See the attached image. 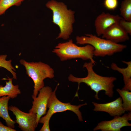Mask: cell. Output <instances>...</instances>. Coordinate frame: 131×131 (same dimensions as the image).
I'll list each match as a JSON object with an SVG mask.
<instances>
[{"label": "cell", "mask_w": 131, "mask_h": 131, "mask_svg": "<svg viewBox=\"0 0 131 131\" xmlns=\"http://www.w3.org/2000/svg\"><path fill=\"white\" fill-rule=\"evenodd\" d=\"M118 4V0H105L104 5L107 9L114 10L117 7Z\"/></svg>", "instance_id": "obj_21"}, {"label": "cell", "mask_w": 131, "mask_h": 131, "mask_svg": "<svg viewBox=\"0 0 131 131\" xmlns=\"http://www.w3.org/2000/svg\"><path fill=\"white\" fill-rule=\"evenodd\" d=\"M8 110L12 111L15 116V122L18 127L23 131H34L38 126L36 114L33 112H24L18 107L11 106Z\"/></svg>", "instance_id": "obj_8"}, {"label": "cell", "mask_w": 131, "mask_h": 131, "mask_svg": "<svg viewBox=\"0 0 131 131\" xmlns=\"http://www.w3.org/2000/svg\"><path fill=\"white\" fill-rule=\"evenodd\" d=\"M19 62L25 67L26 74L33 82L34 90L32 96L36 97L40 90L44 86V79L54 77V71L48 65L41 61L28 62L21 59Z\"/></svg>", "instance_id": "obj_5"}, {"label": "cell", "mask_w": 131, "mask_h": 131, "mask_svg": "<svg viewBox=\"0 0 131 131\" xmlns=\"http://www.w3.org/2000/svg\"><path fill=\"white\" fill-rule=\"evenodd\" d=\"M118 24L128 34L131 35V21L125 20L122 17L119 20Z\"/></svg>", "instance_id": "obj_20"}, {"label": "cell", "mask_w": 131, "mask_h": 131, "mask_svg": "<svg viewBox=\"0 0 131 131\" xmlns=\"http://www.w3.org/2000/svg\"><path fill=\"white\" fill-rule=\"evenodd\" d=\"M118 23L113 25L108 28L102 35V38L117 43L128 40V34Z\"/></svg>", "instance_id": "obj_12"}, {"label": "cell", "mask_w": 131, "mask_h": 131, "mask_svg": "<svg viewBox=\"0 0 131 131\" xmlns=\"http://www.w3.org/2000/svg\"><path fill=\"white\" fill-rule=\"evenodd\" d=\"M92 103L94 106L93 111L105 112L111 116H120L125 112L123 107L122 100L121 97L105 103H98L94 102Z\"/></svg>", "instance_id": "obj_11"}, {"label": "cell", "mask_w": 131, "mask_h": 131, "mask_svg": "<svg viewBox=\"0 0 131 131\" xmlns=\"http://www.w3.org/2000/svg\"><path fill=\"white\" fill-rule=\"evenodd\" d=\"M131 120V113L125 114L122 116H116L109 121H103L99 123L93 129L94 131L100 130L101 131H121L122 128L131 126L128 122Z\"/></svg>", "instance_id": "obj_9"}, {"label": "cell", "mask_w": 131, "mask_h": 131, "mask_svg": "<svg viewBox=\"0 0 131 131\" xmlns=\"http://www.w3.org/2000/svg\"><path fill=\"white\" fill-rule=\"evenodd\" d=\"M49 122L46 121L43 124V125L40 130V131H50V130L49 127Z\"/></svg>", "instance_id": "obj_23"}, {"label": "cell", "mask_w": 131, "mask_h": 131, "mask_svg": "<svg viewBox=\"0 0 131 131\" xmlns=\"http://www.w3.org/2000/svg\"><path fill=\"white\" fill-rule=\"evenodd\" d=\"M24 0H0V16L3 14L10 7L20 5Z\"/></svg>", "instance_id": "obj_19"}, {"label": "cell", "mask_w": 131, "mask_h": 131, "mask_svg": "<svg viewBox=\"0 0 131 131\" xmlns=\"http://www.w3.org/2000/svg\"><path fill=\"white\" fill-rule=\"evenodd\" d=\"M7 56L6 54L0 55V67L6 69L12 75L13 79H17L16 74L14 72L16 69L12 65L11 60H6Z\"/></svg>", "instance_id": "obj_18"}, {"label": "cell", "mask_w": 131, "mask_h": 131, "mask_svg": "<svg viewBox=\"0 0 131 131\" xmlns=\"http://www.w3.org/2000/svg\"><path fill=\"white\" fill-rule=\"evenodd\" d=\"M46 6L52 11V22L60 29V32L57 39H68L73 32V24L75 20V12L68 9L64 3L55 0L48 1Z\"/></svg>", "instance_id": "obj_2"}, {"label": "cell", "mask_w": 131, "mask_h": 131, "mask_svg": "<svg viewBox=\"0 0 131 131\" xmlns=\"http://www.w3.org/2000/svg\"><path fill=\"white\" fill-rule=\"evenodd\" d=\"M122 18L118 15L102 12L97 17L94 22L96 31L98 36L102 35L111 26L118 23Z\"/></svg>", "instance_id": "obj_10"}, {"label": "cell", "mask_w": 131, "mask_h": 131, "mask_svg": "<svg viewBox=\"0 0 131 131\" xmlns=\"http://www.w3.org/2000/svg\"><path fill=\"white\" fill-rule=\"evenodd\" d=\"M95 65L91 61L86 62L83 65V68H85L88 72L87 76L84 78H78L75 77L71 74L68 77V80L73 82H76L78 84L77 90L75 97H78V91L80 89V84L83 83L90 88L91 90L96 92L95 98L97 100L100 99L98 98V94L100 91L103 90L105 94L110 98L113 97L114 82L117 78L114 77L102 76L96 73L93 70Z\"/></svg>", "instance_id": "obj_1"}, {"label": "cell", "mask_w": 131, "mask_h": 131, "mask_svg": "<svg viewBox=\"0 0 131 131\" xmlns=\"http://www.w3.org/2000/svg\"><path fill=\"white\" fill-rule=\"evenodd\" d=\"M59 85V83H58L53 91L48 101L47 108H49V110L46 115L41 118L39 123H43L45 121L49 122L51 118L54 114L67 110L74 112L77 115L79 121H83L82 114L79 109L82 106L87 105V103L75 105H71L69 103H64L61 102L57 98L56 94Z\"/></svg>", "instance_id": "obj_6"}, {"label": "cell", "mask_w": 131, "mask_h": 131, "mask_svg": "<svg viewBox=\"0 0 131 131\" xmlns=\"http://www.w3.org/2000/svg\"><path fill=\"white\" fill-rule=\"evenodd\" d=\"M116 91L120 94L122 101L123 108L127 112L131 111V92L127 90L116 89Z\"/></svg>", "instance_id": "obj_16"}, {"label": "cell", "mask_w": 131, "mask_h": 131, "mask_svg": "<svg viewBox=\"0 0 131 131\" xmlns=\"http://www.w3.org/2000/svg\"><path fill=\"white\" fill-rule=\"evenodd\" d=\"M94 50L93 47L90 45L79 46L73 43L72 39H70L66 42L59 43L52 51L61 61L80 58L84 60H90L95 65L96 62L93 59Z\"/></svg>", "instance_id": "obj_4"}, {"label": "cell", "mask_w": 131, "mask_h": 131, "mask_svg": "<svg viewBox=\"0 0 131 131\" xmlns=\"http://www.w3.org/2000/svg\"><path fill=\"white\" fill-rule=\"evenodd\" d=\"M10 98L8 96L0 98V117L5 121L7 126L14 129L16 122L10 117L8 111V103Z\"/></svg>", "instance_id": "obj_15"}, {"label": "cell", "mask_w": 131, "mask_h": 131, "mask_svg": "<svg viewBox=\"0 0 131 131\" xmlns=\"http://www.w3.org/2000/svg\"><path fill=\"white\" fill-rule=\"evenodd\" d=\"M120 15L125 20L131 21V0L122 1L120 8Z\"/></svg>", "instance_id": "obj_17"}, {"label": "cell", "mask_w": 131, "mask_h": 131, "mask_svg": "<svg viewBox=\"0 0 131 131\" xmlns=\"http://www.w3.org/2000/svg\"><path fill=\"white\" fill-rule=\"evenodd\" d=\"M85 36H77L76 38L77 44L80 45L89 44L94 48V56L104 57L111 56L119 52L127 47L124 45L115 43L91 34H86Z\"/></svg>", "instance_id": "obj_3"}, {"label": "cell", "mask_w": 131, "mask_h": 131, "mask_svg": "<svg viewBox=\"0 0 131 131\" xmlns=\"http://www.w3.org/2000/svg\"><path fill=\"white\" fill-rule=\"evenodd\" d=\"M8 79L3 78V80H8L6 81L4 86L0 85V98L4 96H9L10 98L14 99L16 98L18 94L21 93V91L18 85H14L12 83V78L8 77Z\"/></svg>", "instance_id": "obj_14"}, {"label": "cell", "mask_w": 131, "mask_h": 131, "mask_svg": "<svg viewBox=\"0 0 131 131\" xmlns=\"http://www.w3.org/2000/svg\"><path fill=\"white\" fill-rule=\"evenodd\" d=\"M14 129L4 125L0 121V131H16Z\"/></svg>", "instance_id": "obj_22"}, {"label": "cell", "mask_w": 131, "mask_h": 131, "mask_svg": "<svg viewBox=\"0 0 131 131\" xmlns=\"http://www.w3.org/2000/svg\"><path fill=\"white\" fill-rule=\"evenodd\" d=\"M52 92L50 87L44 86L39 91L37 97L32 96L33 100L32 107L29 112H33L36 114L38 125L41 118L46 114L48 101Z\"/></svg>", "instance_id": "obj_7"}, {"label": "cell", "mask_w": 131, "mask_h": 131, "mask_svg": "<svg viewBox=\"0 0 131 131\" xmlns=\"http://www.w3.org/2000/svg\"><path fill=\"white\" fill-rule=\"evenodd\" d=\"M122 62L127 65L126 67L120 68L115 63H113L111 65V68L113 70L118 71L123 75L124 85L122 89L131 91V62L123 61Z\"/></svg>", "instance_id": "obj_13"}]
</instances>
